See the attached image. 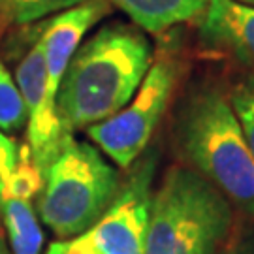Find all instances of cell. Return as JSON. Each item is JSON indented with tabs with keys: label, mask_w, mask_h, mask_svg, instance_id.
Masks as SVG:
<instances>
[{
	"label": "cell",
	"mask_w": 254,
	"mask_h": 254,
	"mask_svg": "<svg viewBox=\"0 0 254 254\" xmlns=\"http://www.w3.org/2000/svg\"><path fill=\"white\" fill-rule=\"evenodd\" d=\"M153 64V46L136 25L109 23L75 49L57 92L63 127H92L134 98Z\"/></svg>",
	"instance_id": "1"
},
{
	"label": "cell",
	"mask_w": 254,
	"mask_h": 254,
	"mask_svg": "<svg viewBox=\"0 0 254 254\" xmlns=\"http://www.w3.org/2000/svg\"><path fill=\"white\" fill-rule=\"evenodd\" d=\"M234 230V205L190 168H170L151 198L145 254H220Z\"/></svg>",
	"instance_id": "2"
},
{
	"label": "cell",
	"mask_w": 254,
	"mask_h": 254,
	"mask_svg": "<svg viewBox=\"0 0 254 254\" xmlns=\"http://www.w3.org/2000/svg\"><path fill=\"white\" fill-rule=\"evenodd\" d=\"M185 156L207 181L254 217V156L226 94L215 89L194 92L179 117Z\"/></svg>",
	"instance_id": "3"
},
{
	"label": "cell",
	"mask_w": 254,
	"mask_h": 254,
	"mask_svg": "<svg viewBox=\"0 0 254 254\" xmlns=\"http://www.w3.org/2000/svg\"><path fill=\"white\" fill-rule=\"evenodd\" d=\"M119 189V173L98 149L70 136L44 173L38 215L61 239H73L100 220Z\"/></svg>",
	"instance_id": "4"
},
{
	"label": "cell",
	"mask_w": 254,
	"mask_h": 254,
	"mask_svg": "<svg viewBox=\"0 0 254 254\" xmlns=\"http://www.w3.org/2000/svg\"><path fill=\"white\" fill-rule=\"evenodd\" d=\"M177 83V63L158 57L134 98L113 117L87 128V134L119 168H130L143 154Z\"/></svg>",
	"instance_id": "5"
},
{
	"label": "cell",
	"mask_w": 254,
	"mask_h": 254,
	"mask_svg": "<svg viewBox=\"0 0 254 254\" xmlns=\"http://www.w3.org/2000/svg\"><path fill=\"white\" fill-rule=\"evenodd\" d=\"M158 154L137 158L117 198L94 226L85 232L100 254H145L147 220L153 198V177Z\"/></svg>",
	"instance_id": "6"
},
{
	"label": "cell",
	"mask_w": 254,
	"mask_h": 254,
	"mask_svg": "<svg viewBox=\"0 0 254 254\" xmlns=\"http://www.w3.org/2000/svg\"><path fill=\"white\" fill-rule=\"evenodd\" d=\"M15 83L28 111V149L44 177L49 164L59 156L72 132L63 127L57 111L47 106V72L40 38L19 63Z\"/></svg>",
	"instance_id": "7"
},
{
	"label": "cell",
	"mask_w": 254,
	"mask_h": 254,
	"mask_svg": "<svg viewBox=\"0 0 254 254\" xmlns=\"http://www.w3.org/2000/svg\"><path fill=\"white\" fill-rule=\"evenodd\" d=\"M108 11V6L104 0H85L79 6L61 11L53 17L40 36L42 47H44V59H46L47 72V89L46 100L47 106L57 111L55 100L59 85L63 81V75L68 68V63L75 53V49L81 44L85 32Z\"/></svg>",
	"instance_id": "8"
},
{
	"label": "cell",
	"mask_w": 254,
	"mask_h": 254,
	"mask_svg": "<svg viewBox=\"0 0 254 254\" xmlns=\"http://www.w3.org/2000/svg\"><path fill=\"white\" fill-rule=\"evenodd\" d=\"M198 32L207 47L254 68V8L236 0H209L198 17Z\"/></svg>",
	"instance_id": "9"
},
{
	"label": "cell",
	"mask_w": 254,
	"mask_h": 254,
	"mask_svg": "<svg viewBox=\"0 0 254 254\" xmlns=\"http://www.w3.org/2000/svg\"><path fill=\"white\" fill-rule=\"evenodd\" d=\"M143 32L162 34L203 13L209 0H109Z\"/></svg>",
	"instance_id": "10"
},
{
	"label": "cell",
	"mask_w": 254,
	"mask_h": 254,
	"mask_svg": "<svg viewBox=\"0 0 254 254\" xmlns=\"http://www.w3.org/2000/svg\"><path fill=\"white\" fill-rule=\"evenodd\" d=\"M0 218L9 239L11 254H40L44 234L30 200L0 194Z\"/></svg>",
	"instance_id": "11"
},
{
	"label": "cell",
	"mask_w": 254,
	"mask_h": 254,
	"mask_svg": "<svg viewBox=\"0 0 254 254\" xmlns=\"http://www.w3.org/2000/svg\"><path fill=\"white\" fill-rule=\"evenodd\" d=\"M44 187V177L34 164L32 153L28 145L21 147L19 151L17 170L9 175V179L0 181V194H8L19 200H34Z\"/></svg>",
	"instance_id": "12"
},
{
	"label": "cell",
	"mask_w": 254,
	"mask_h": 254,
	"mask_svg": "<svg viewBox=\"0 0 254 254\" xmlns=\"http://www.w3.org/2000/svg\"><path fill=\"white\" fill-rule=\"evenodd\" d=\"M83 2L85 0H0V17L9 23L25 25Z\"/></svg>",
	"instance_id": "13"
},
{
	"label": "cell",
	"mask_w": 254,
	"mask_h": 254,
	"mask_svg": "<svg viewBox=\"0 0 254 254\" xmlns=\"http://www.w3.org/2000/svg\"><path fill=\"white\" fill-rule=\"evenodd\" d=\"M28 121L27 106L19 92L15 79H11L4 64L0 63V130L17 132Z\"/></svg>",
	"instance_id": "14"
},
{
	"label": "cell",
	"mask_w": 254,
	"mask_h": 254,
	"mask_svg": "<svg viewBox=\"0 0 254 254\" xmlns=\"http://www.w3.org/2000/svg\"><path fill=\"white\" fill-rule=\"evenodd\" d=\"M230 104L236 111L239 125L243 128L247 143L254 156V73H247L237 77L232 91L228 94Z\"/></svg>",
	"instance_id": "15"
},
{
	"label": "cell",
	"mask_w": 254,
	"mask_h": 254,
	"mask_svg": "<svg viewBox=\"0 0 254 254\" xmlns=\"http://www.w3.org/2000/svg\"><path fill=\"white\" fill-rule=\"evenodd\" d=\"M19 151L21 147L15 145V141L0 130V181L9 179V175L17 170Z\"/></svg>",
	"instance_id": "16"
},
{
	"label": "cell",
	"mask_w": 254,
	"mask_h": 254,
	"mask_svg": "<svg viewBox=\"0 0 254 254\" xmlns=\"http://www.w3.org/2000/svg\"><path fill=\"white\" fill-rule=\"evenodd\" d=\"M68 254H100L94 245H92L91 241H89V237L81 234V236L73 237L68 241Z\"/></svg>",
	"instance_id": "17"
},
{
	"label": "cell",
	"mask_w": 254,
	"mask_h": 254,
	"mask_svg": "<svg viewBox=\"0 0 254 254\" xmlns=\"http://www.w3.org/2000/svg\"><path fill=\"white\" fill-rule=\"evenodd\" d=\"M220 254H254V239L234 241L232 245H226V249Z\"/></svg>",
	"instance_id": "18"
},
{
	"label": "cell",
	"mask_w": 254,
	"mask_h": 254,
	"mask_svg": "<svg viewBox=\"0 0 254 254\" xmlns=\"http://www.w3.org/2000/svg\"><path fill=\"white\" fill-rule=\"evenodd\" d=\"M46 254H68V241H55V243H51Z\"/></svg>",
	"instance_id": "19"
},
{
	"label": "cell",
	"mask_w": 254,
	"mask_h": 254,
	"mask_svg": "<svg viewBox=\"0 0 254 254\" xmlns=\"http://www.w3.org/2000/svg\"><path fill=\"white\" fill-rule=\"evenodd\" d=\"M0 254H11L8 243H6V237H4V230L0 226Z\"/></svg>",
	"instance_id": "20"
},
{
	"label": "cell",
	"mask_w": 254,
	"mask_h": 254,
	"mask_svg": "<svg viewBox=\"0 0 254 254\" xmlns=\"http://www.w3.org/2000/svg\"><path fill=\"white\" fill-rule=\"evenodd\" d=\"M236 2H241V4H245V6L254 8V0H236Z\"/></svg>",
	"instance_id": "21"
}]
</instances>
